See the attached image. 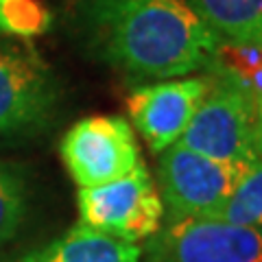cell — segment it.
Segmentation results:
<instances>
[{
  "instance_id": "obj_1",
  "label": "cell",
  "mask_w": 262,
  "mask_h": 262,
  "mask_svg": "<svg viewBox=\"0 0 262 262\" xmlns=\"http://www.w3.org/2000/svg\"><path fill=\"white\" fill-rule=\"evenodd\" d=\"M81 27L90 51L131 79L208 72L221 46L190 0H88Z\"/></svg>"
},
{
  "instance_id": "obj_2",
  "label": "cell",
  "mask_w": 262,
  "mask_h": 262,
  "mask_svg": "<svg viewBox=\"0 0 262 262\" xmlns=\"http://www.w3.org/2000/svg\"><path fill=\"white\" fill-rule=\"evenodd\" d=\"M212 83L179 144L210 160L249 166L258 155V101L234 81L208 72Z\"/></svg>"
},
{
  "instance_id": "obj_3",
  "label": "cell",
  "mask_w": 262,
  "mask_h": 262,
  "mask_svg": "<svg viewBox=\"0 0 262 262\" xmlns=\"http://www.w3.org/2000/svg\"><path fill=\"white\" fill-rule=\"evenodd\" d=\"M79 223L122 243L149 241L164 223V203L144 164L114 182L79 188Z\"/></svg>"
},
{
  "instance_id": "obj_4",
  "label": "cell",
  "mask_w": 262,
  "mask_h": 262,
  "mask_svg": "<svg viewBox=\"0 0 262 262\" xmlns=\"http://www.w3.org/2000/svg\"><path fill=\"white\" fill-rule=\"evenodd\" d=\"M247 166L199 155L184 144L158 153V190L164 219H216Z\"/></svg>"
},
{
  "instance_id": "obj_5",
  "label": "cell",
  "mask_w": 262,
  "mask_h": 262,
  "mask_svg": "<svg viewBox=\"0 0 262 262\" xmlns=\"http://www.w3.org/2000/svg\"><path fill=\"white\" fill-rule=\"evenodd\" d=\"M149 262H262V227L221 219H166L146 245Z\"/></svg>"
},
{
  "instance_id": "obj_6",
  "label": "cell",
  "mask_w": 262,
  "mask_h": 262,
  "mask_svg": "<svg viewBox=\"0 0 262 262\" xmlns=\"http://www.w3.org/2000/svg\"><path fill=\"white\" fill-rule=\"evenodd\" d=\"M61 160L79 188L114 182L142 164L136 134L122 116L75 122L61 140Z\"/></svg>"
},
{
  "instance_id": "obj_7",
  "label": "cell",
  "mask_w": 262,
  "mask_h": 262,
  "mask_svg": "<svg viewBox=\"0 0 262 262\" xmlns=\"http://www.w3.org/2000/svg\"><path fill=\"white\" fill-rule=\"evenodd\" d=\"M57 81L33 51L0 46V134L44 127L57 105Z\"/></svg>"
},
{
  "instance_id": "obj_8",
  "label": "cell",
  "mask_w": 262,
  "mask_h": 262,
  "mask_svg": "<svg viewBox=\"0 0 262 262\" xmlns=\"http://www.w3.org/2000/svg\"><path fill=\"white\" fill-rule=\"evenodd\" d=\"M212 83L210 75L140 85L127 98L129 118L153 153L179 142Z\"/></svg>"
},
{
  "instance_id": "obj_9",
  "label": "cell",
  "mask_w": 262,
  "mask_h": 262,
  "mask_svg": "<svg viewBox=\"0 0 262 262\" xmlns=\"http://www.w3.org/2000/svg\"><path fill=\"white\" fill-rule=\"evenodd\" d=\"M140 245L110 238L77 223L63 236L24 253L15 262H140Z\"/></svg>"
},
{
  "instance_id": "obj_10",
  "label": "cell",
  "mask_w": 262,
  "mask_h": 262,
  "mask_svg": "<svg viewBox=\"0 0 262 262\" xmlns=\"http://www.w3.org/2000/svg\"><path fill=\"white\" fill-rule=\"evenodd\" d=\"M221 42L262 46V0H190Z\"/></svg>"
},
{
  "instance_id": "obj_11",
  "label": "cell",
  "mask_w": 262,
  "mask_h": 262,
  "mask_svg": "<svg viewBox=\"0 0 262 262\" xmlns=\"http://www.w3.org/2000/svg\"><path fill=\"white\" fill-rule=\"evenodd\" d=\"M260 116V134H258V155L247 170L243 173L241 182L236 184L234 192L229 194L225 206L221 208L219 216L225 223L243 225V227H262V112Z\"/></svg>"
},
{
  "instance_id": "obj_12",
  "label": "cell",
  "mask_w": 262,
  "mask_h": 262,
  "mask_svg": "<svg viewBox=\"0 0 262 262\" xmlns=\"http://www.w3.org/2000/svg\"><path fill=\"white\" fill-rule=\"evenodd\" d=\"M208 72H216L234 81L256 101L262 98V46L221 42L214 63Z\"/></svg>"
},
{
  "instance_id": "obj_13",
  "label": "cell",
  "mask_w": 262,
  "mask_h": 262,
  "mask_svg": "<svg viewBox=\"0 0 262 262\" xmlns=\"http://www.w3.org/2000/svg\"><path fill=\"white\" fill-rule=\"evenodd\" d=\"M53 15L39 0H0V33L13 37H37L51 29Z\"/></svg>"
},
{
  "instance_id": "obj_14",
  "label": "cell",
  "mask_w": 262,
  "mask_h": 262,
  "mask_svg": "<svg viewBox=\"0 0 262 262\" xmlns=\"http://www.w3.org/2000/svg\"><path fill=\"white\" fill-rule=\"evenodd\" d=\"M27 214L24 179L9 164L0 162V245L13 238Z\"/></svg>"
},
{
  "instance_id": "obj_15",
  "label": "cell",
  "mask_w": 262,
  "mask_h": 262,
  "mask_svg": "<svg viewBox=\"0 0 262 262\" xmlns=\"http://www.w3.org/2000/svg\"><path fill=\"white\" fill-rule=\"evenodd\" d=\"M258 110L262 112V98H260V101H258Z\"/></svg>"
}]
</instances>
